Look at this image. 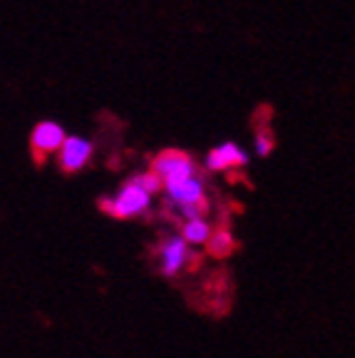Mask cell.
Segmentation results:
<instances>
[{"instance_id": "obj_1", "label": "cell", "mask_w": 355, "mask_h": 358, "mask_svg": "<svg viewBox=\"0 0 355 358\" xmlns=\"http://www.w3.org/2000/svg\"><path fill=\"white\" fill-rule=\"evenodd\" d=\"M152 204H154V194L142 189V187L129 177L112 196H102L100 212H105L107 217L117 219V222H129V219L145 217L152 209Z\"/></svg>"}, {"instance_id": "obj_2", "label": "cell", "mask_w": 355, "mask_h": 358, "mask_svg": "<svg viewBox=\"0 0 355 358\" xmlns=\"http://www.w3.org/2000/svg\"><path fill=\"white\" fill-rule=\"evenodd\" d=\"M194 249L182 239L179 231L161 236L154 244V266L164 279H177L194 262Z\"/></svg>"}, {"instance_id": "obj_3", "label": "cell", "mask_w": 355, "mask_h": 358, "mask_svg": "<svg viewBox=\"0 0 355 358\" xmlns=\"http://www.w3.org/2000/svg\"><path fill=\"white\" fill-rule=\"evenodd\" d=\"M161 192L167 196L169 209H182V207H201L209 209V196H206V182L201 174H191L179 182H169L161 185Z\"/></svg>"}, {"instance_id": "obj_4", "label": "cell", "mask_w": 355, "mask_h": 358, "mask_svg": "<svg viewBox=\"0 0 355 358\" xmlns=\"http://www.w3.org/2000/svg\"><path fill=\"white\" fill-rule=\"evenodd\" d=\"M150 169L161 179V185H169V182H179V179H187L191 174H199V164L194 162V157L182 150H161L159 155H154Z\"/></svg>"}, {"instance_id": "obj_5", "label": "cell", "mask_w": 355, "mask_h": 358, "mask_svg": "<svg viewBox=\"0 0 355 358\" xmlns=\"http://www.w3.org/2000/svg\"><path fill=\"white\" fill-rule=\"evenodd\" d=\"M57 155V167H60L62 174H75L82 172L89 164L94 155V145L87 140V137H80V134H65L60 150Z\"/></svg>"}, {"instance_id": "obj_6", "label": "cell", "mask_w": 355, "mask_h": 358, "mask_svg": "<svg viewBox=\"0 0 355 358\" xmlns=\"http://www.w3.org/2000/svg\"><path fill=\"white\" fill-rule=\"evenodd\" d=\"M249 164V152L236 142H224L214 150L206 152L204 169L206 172H229V169H239Z\"/></svg>"}, {"instance_id": "obj_7", "label": "cell", "mask_w": 355, "mask_h": 358, "mask_svg": "<svg viewBox=\"0 0 355 358\" xmlns=\"http://www.w3.org/2000/svg\"><path fill=\"white\" fill-rule=\"evenodd\" d=\"M65 127L55 120H43V122L35 124L33 134H30V147H33V155L38 159L55 155L60 150L62 140H65Z\"/></svg>"}, {"instance_id": "obj_8", "label": "cell", "mask_w": 355, "mask_h": 358, "mask_svg": "<svg viewBox=\"0 0 355 358\" xmlns=\"http://www.w3.org/2000/svg\"><path fill=\"white\" fill-rule=\"evenodd\" d=\"M211 229H214V224L209 222L206 214H201V217L184 219L179 234H182V239L187 241L191 249H204L206 239L211 236Z\"/></svg>"}, {"instance_id": "obj_9", "label": "cell", "mask_w": 355, "mask_h": 358, "mask_svg": "<svg viewBox=\"0 0 355 358\" xmlns=\"http://www.w3.org/2000/svg\"><path fill=\"white\" fill-rule=\"evenodd\" d=\"M206 254L214 259H226L236 252V236H233L231 229L222 227V229H211V236L204 244Z\"/></svg>"}, {"instance_id": "obj_10", "label": "cell", "mask_w": 355, "mask_h": 358, "mask_svg": "<svg viewBox=\"0 0 355 358\" xmlns=\"http://www.w3.org/2000/svg\"><path fill=\"white\" fill-rule=\"evenodd\" d=\"M276 147V137H273L268 129H261V132L254 134V150L259 157H268Z\"/></svg>"}, {"instance_id": "obj_11", "label": "cell", "mask_w": 355, "mask_h": 358, "mask_svg": "<svg viewBox=\"0 0 355 358\" xmlns=\"http://www.w3.org/2000/svg\"><path fill=\"white\" fill-rule=\"evenodd\" d=\"M134 182H137L139 187H142V189H147L150 192V194H159L161 192V179L157 177L154 172H152V169H147V172H139V174H134Z\"/></svg>"}]
</instances>
